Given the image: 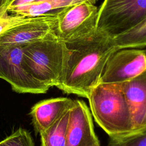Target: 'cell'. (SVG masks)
<instances>
[{
  "label": "cell",
  "instance_id": "obj_16",
  "mask_svg": "<svg viewBox=\"0 0 146 146\" xmlns=\"http://www.w3.org/2000/svg\"><path fill=\"white\" fill-rule=\"evenodd\" d=\"M0 146H35L30 133L19 128L9 136L0 141Z\"/></svg>",
  "mask_w": 146,
  "mask_h": 146
},
{
  "label": "cell",
  "instance_id": "obj_12",
  "mask_svg": "<svg viewBox=\"0 0 146 146\" xmlns=\"http://www.w3.org/2000/svg\"><path fill=\"white\" fill-rule=\"evenodd\" d=\"M98 0H47L34 2L25 6L12 8L7 10V13L24 17H37L55 12L65 7L83 1L95 3Z\"/></svg>",
  "mask_w": 146,
  "mask_h": 146
},
{
  "label": "cell",
  "instance_id": "obj_17",
  "mask_svg": "<svg viewBox=\"0 0 146 146\" xmlns=\"http://www.w3.org/2000/svg\"><path fill=\"white\" fill-rule=\"evenodd\" d=\"M31 18L30 17L14 15L6 13L0 18V35L9 29L29 21Z\"/></svg>",
  "mask_w": 146,
  "mask_h": 146
},
{
  "label": "cell",
  "instance_id": "obj_9",
  "mask_svg": "<svg viewBox=\"0 0 146 146\" xmlns=\"http://www.w3.org/2000/svg\"><path fill=\"white\" fill-rule=\"evenodd\" d=\"M100 144L94 128L91 113L86 103L74 100L69 111L66 146H94Z\"/></svg>",
  "mask_w": 146,
  "mask_h": 146
},
{
  "label": "cell",
  "instance_id": "obj_5",
  "mask_svg": "<svg viewBox=\"0 0 146 146\" xmlns=\"http://www.w3.org/2000/svg\"><path fill=\"white\" fill-rule=\"evenodd\" d=\"M146 17V0H104L98 7L97 30L113 36Z\"/></svg>",
  "mask_w": 146,
  "mask_h": 146
},
{
  "label": "cell",
  "instance_id": "obj_19",
  "mask_svg": "<svg viewBox=\"0 0 146 146\" xmlns=\"http://www.w3.org/2000/svg\"><path fill=\"white\" fill-rule=\"evenodd\" d=\"M94 146H101L100 144H99V145H94Z\"/></svg>",
  "mask_w": 146,
  "mask_h": 146
},
{
  "label": "cell",
  "instance_id": "obj_15",
  "mask_svg": "<svg viewBox=\"0 0 146 146\" xmlns=\"http://www.w3.org/2000/svg\"><path fill=\"white\" fill-rule=\"evenodd\" d=\"M107 146H146V125L125 135L110 138Z\"/></svg>",
  "mask_w": 146,
  "mask_h": 146
},
{
  "label": "cell",
  "instance_id": "obj_14",
  "mask_svg": "<svg viewBox=\"0 0 146 146\" xmlns=\"http://www.w3.org/2000/svg\"><path fill=\"white\" fill-rule=\"evenodd\" d=\"M69 111L48 128L39 133L42 146H66V132Z\"/></svg>",
  "mask_w": 146,
  "mask_h": 146
},
{
  "label": "cell",
  "instance_id": "obj_8",
  "mask_svg": "<svg viewBox=\"0 0 146 146\" xmlns=\"http://www.w3.org/2000/svg\"><path fill=\"white\" fill-rule=\"evenodd\" d=\"M56 11L32 17L0 35V46L25 45L44 39L57 37ZM58 38V37H57Z\"/></svg>",
  "mask_w": 146,
  "mask_h": 146
},
{
  "label": "cell",
  "instance_id": "obj_10",
  "mask_svg": "<svg viewBox=\"0 0 146 146\" xmlns=\"http://www.w3.org/2000/svg\"><path fill=\"white\" fill-rule=\"evenodd\" d=\"M131 109L135 130L146 125V70L119 84Z\"/></svg>",
  "mask_w": 146,
  "mask_h": 146
},
{
  "label": "cell",
  "instance_id": "obj_13",
  "mask_svg": "<svg viewBox=\"0 0 146 146\" xmlns=\"http://www.w3.org/2000/svg\"><path fill=\"white\" fill-rule=\"evenodd\" d=\"M111 36L117 50L146 47V17L131 29Z\"/></svg>",
  "mask_w": 146,
  "mask_h": 146
},
{
  "label": "cell",
  "instance_id": "obj_3",
  "mask_svg": "<svg viewBox=\"0 0 146 146\" xmlns=\"http://www.w3.org/2000/svg\"><path fill=\"white\" fill-rule=\"evenodd\" d=\"M68 52L57 37L44 39L23 46V63L35 78L50 88L56 86Z\"/></svg>",
  "mask_w": 146,
  "mask_h": 146
},
{
  "label": "cell",
  "instance_id": "obj_6",
  "mask_svg": "<svg viewBox=\"0 0 146 146\" xmlns=\"http://www.w3.org/2000/svg\"><path fill=\"white\" fill-rule=\"evenodd\" d=\"M23 46H0V78L18 93L44 94L50 88L35 78L26 67Z\"/></svg>",
  "mask_w": 146,
  "mask_h": 146
},
{
  "label": "cell",
  "instance_id": "obj_18",
  "mask_svg": "<svg viewBox=\"0 0 146 146\" xmlns=\"http://www.w3.org/2000/svg\"><path fill=\"white\" fill-rule=\"evenodd\" d=\"M11 0H0V18L7 12V7Z\"/></svg>",
  "mask_w": 146,
  "mask_h": 146
},
{
  "label": "cell",
  "instance_id": "obj_4",
  "mask_svg": "<svg viewBox=\"0 0 146 146\" xmlns=\"http://www.w3.org/2000/svg\"><path fill=\"white\" fill-rule=\"evenodd\" d=\"M56 14V35L68 46L88 40L97 34L98 7L91 2L71 5Z\"/></svg>",
  "mask_w": 146,
  "mask_h": 146
},
{
  "label": "cell",
  "instance_id": "obj_2",
  "mask_svg": "<svg viewBox=\"0 0 146 146\" xmlns=\"http://www.w3.org/2000/svg\"><path fill=\"white\" fill-rule=\"evenodd\" d=\"M87 98L95 121L110 138L135 131L131 109L119 84L99 83Z\"/></svg>",
  "mask_w": 146,
  "mask_h": 146
},
{
  "label": "cell",
  "instance_id": "obj_1",
  "mask_svg": "<svg viewBox=\"0 0 146 146\" xmlns=\"http://www.w3.org/2000/svg\"><path fill=\"white\" fill-rule=\"evenodd\" d=\"M67 47L69 52L55 87L87 98L99 83L108 58L117 50L112 36L99 31L92 39Z\"/></svg>",
  "mask_w": 146,
  "mask_h": 146
},
{
  "label": "cell",
  "instance_id": "obj_11",
  "mask_svg": "<svg viewBox=\"0 0 146 146\" xmlns=\"http://www.w3.org/2000/svg\"><path fill=\"white\" fill-rule=\"evenodd\" d=\"M74 104V100L67 98H51L36 103L30 112L35 130L40 133L48 128Z\"/></svg>",
  "mask_w": 146,
  "mask_h": 146
},
{
  "label": "cell",
  "instance_id": "obj_7",
  "mask_svg": "<svg viewBox=\"0 0 146 146\" xmlns=\"http://www.w3.org/2000/svg\"><path fill=\"white\" fill-rule=\"evenodd\" d=\"M145 70L146 50H118L108 58L99 83L120 84L136 77Z\"/></svg>",
  "mask_w": 146,
  "mask_h": 146
}]
</instances>
